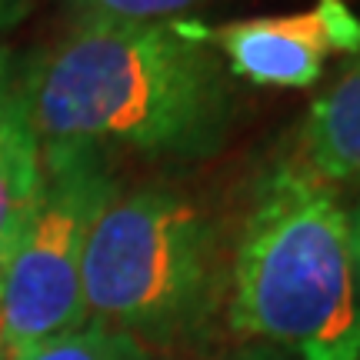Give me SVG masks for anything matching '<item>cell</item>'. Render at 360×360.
I'll use <instances>...</instances> for the list:
<instances>
[{
  "label": "cell",
  "instance_id": "obj_6",
  "mask_svg": "<svg viewBox=\"0 0 360 360\" xmlns=\"http://www.w3.org/2000/svg\"><path fill=\"white\" fill-rule=\"evenodd\" d=\"M44 177V143L30 117L24 60L0 44V274L7 270Z\"/></svg>",
  "mask_w": 360,
  "mask_h": 360
},
{
  "label": "cell",
  "instance_id": "obj_10",
  "mask_svg": "<svg viewBox=\"0 0 360 360\" xmlns=\"http://www.w3.org/2000/svg\"><path fill=\"white\" fill-rule=\"evenodd\" d=\"M347 237H350V264H354V283L360 297V193L347 210Z\"/></svg>",
  "mask_w": 360,
  "mask_h": 360
},
{
  "label": "cell",
  "instance_id": "obj_7",
  "mask_svg": "<svg viewBox=\"0 0 360 360\" xmlns=\"http://www.w3.org/2000/svg\"><path fill=\"white\" fill-rule=\"evenodd\" d=\"M281 164L330 191L360 184V51L350 53L340 74L310 103Z\"/></svg>",
  "mask_w": 360,
  "mask_h": 360
},
{
  "label": "cell",
  "instance_id": "obj_3",
  "mask_svg": "<svg viewBox=\"0 0 360 360\" xmlns=\"http://www.w3.org/2000/svg\"><path fill=\"white\" fill-rule=\"evenodd\" d=\"M80 283L87 321L147 347L187 340L217 307V227L177 191L117 193L87 237Z\"/></svg>",
  "mask_w": 360,
  "mask_h": 360
},
{
  "label": "cell",
  "instance_id": "obj_1",
  "mask_svg": "<svg viewBox=\"0 0 360 360\" xmlns=\"http://www.w3.org/2000/svg\"><path fill=\"white\" fill-rule=\"evenodd\" d=\"M40 143L207 160L227 143L237 87L187 20H74L24 60Z\"/></svg>",
  "mask_w": 360,
  "mask_h": 360
},
{
  "label": "cell",
  "instance_id": "obj_5",
  "mask_svg": "<svg viewBox=\"0 0 360 360\" xmlns=\"http://www.w3.org/2000/svg\"><path fill=\"white\" fill-rule=\"evenodd\" d=\"M210 44L227 74L254 87H314L334 53L360 51V17L347 0H317L310 11L233 20L224 27L193 24Z\"/></svg>",
  "mask_w": 360,
  "mask_h": 360
},
{
  "label": "cell",
  "instance_id": "obj_8",
  "mask_svg": "<svg viewBox=\"0 0 360 360\" xmlns=\"http://www.w3.org/2000/svg\"><path fill=\"white\" fill-rule=\"evenodd\" d=\"M11 360H164L160 354L141 344L137 337L114 330L107 323L87 321L84 327H74L67 334H57L51 340H40L30 350L17 354Z\"/></svg>",
  "mask_w": 360,
  "mask_h": 360
},
{
  "label": "cell",
  "instance_id": "obj_4",
  "mask_svg": "<svg viewBox=\"0 0 360 360\" xmlns=\"http://www.w3.org/2000/svg\"><path fill=\"white\" fill-rule=\"evenodd\" d=\"M110 154L90 143H44V177L7 270L0 274V344L17 357L87 323L84 247L114 200Z\"/></svg>",
  "mask_w": 360,
  "mask_h": 360
},
{
  "label": "cell",
  "instance_id": "obj_2",
  "mask_svg": "<svg viewBox=\"0 0 360 360\" xmlns=\"http://www.w3.org/2000/svg\"><path fill=\"white\" fill-rule=\"evenodd\" d=\"M231 327L297 360H360L347 207L277 164L257 184L231 277Z\"/></svg>",
  "mask_w": 360,
  "mask_h": 360
},
{
  "label": "cell",
  "instance_id": "obj_12",
  "mask_svg": "<svg viewBox=\"0 0 360 360\" xmlns=\"http://www.w3.org/2000/svg\"><path fill=\"white\" fill-rule=\"evenodd\" d=\"M224 360H290V357L277 347H267V344H247V347L227 354Z\"/></svg>",
  "mask_w": 360,
  "mask_h": 360
},
{
  "label": "cell",
  "instance_id": "obj_11",
  "mask_svg": "<svg viewBox=\"0 0 360 360\" xmlns=\"http://www.w3.org/2000/svg\"><path fill=\"white\" fill-rule=\"evenodd\" d=\"M30 13V0H0V37Z\"/></svg>",
  "mask_w": 360,
  "mask_h": 360
},
{
  "label": "cell",
  "instance_id": "obj_13",
  "mask_svg": "<svg viewBox=\"0 0 360 360\" xmlns=\"http://www.w3.org/2000/svg\"><path fill=\"white\" fill-rule=\"evenodd\" d=\"M0 360H11L7 357V350H4V344H0Z\"/></svg>",
  "mask_w": 360,
  "mask_h": 360
},
{
  "label": "cell",
  "instance_id": "obj_9",
  "mask_svg": "<svg viewBox=\"0 0 360 360\" xmlns=\"http://www.w3.org/2000/svg\"><path fill=\"white\" fill-rule=\"evenodd\" d=\"M200 4L207 0H64L74 20H124V24L177 20V13Z\"/></svg>",
  "mask_w": 360,
  "mask_h": 360
}]
</instances>
